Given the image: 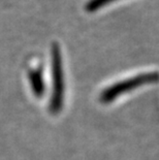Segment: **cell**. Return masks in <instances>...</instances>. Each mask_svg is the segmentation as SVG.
Segmentation results:
<instances>
[{
	"label": "cell",
	"mask_w": 159,
	"mask_h": 160,
	"mask_svg": "<svg viewBox=\"0 0 159 160\" xmlns=\"http://www.w3.org/2000/svg\"><path fill=\"white\" fill-rule=\"evenodd\" d=\"M52 72H53V95L51 100V111L57 113L60 111L63 102V71L60 48L57 43L52 47Z\"/></svg>",
	"instance_id": "cell-2"
},
{
	"label": "cell",
	"mask_w": 159,
	"mask_h": 160,
	"mask_svg": "<svg viewBox=\"0 0 159 160\" xmlns=\"http://www.w3.org/2000/svg\"><path fill=\"white\" fill-rule=\"evenodd\" d=\"M159 82V72L152 71V72L142 73L125 81H121L112 86L106 88L100 94V100L103 103H109L111 101L117 99L120 95L127 93L129 91L134 90L135 88L144 86V85L155 84Z\"/></svg>",
	"instance_id": "cell-1"
},
{
	"label": "cell",
	"mask_w": 159,
	"mask_h": 160,
	"mask_svg": "<svg viewBox=\"0 0 159 160\" xmlns=\"http://www.w3.org/2000/svg\"><path fill=\"white\" fill-rule=\"evenodd\" d=\"M114 1H116V0H90L86 4V9L88 12H95Z\"/></svg>",
	"instance_id": "cell-4"
},
{
	"label": "cell",
	"mask_w": 159,
	"mask_h": 160,
	"mask_svg": "<svg viewBox=\"0 0 159 160\" xmlns=\"http://www.w3.org/2000/svg\"><path fill=\"white\" fill-rule=\"evenodd\" d=\"M30 79H31L32 85H33V87H34V90L36 93L42 94L43 91L42 73H40L38 70L31 71V72H30Z\"/></svg>",
	"instance_id": "cell-3"
}]
</instances>
